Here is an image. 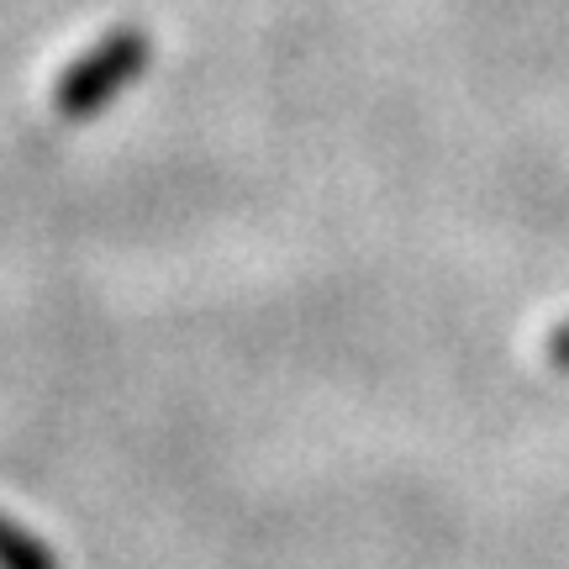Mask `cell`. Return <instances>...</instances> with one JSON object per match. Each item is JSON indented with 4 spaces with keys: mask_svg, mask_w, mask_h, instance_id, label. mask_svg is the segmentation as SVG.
I'll use <instances>...</instances> for the list:
<instances>
[{
    "mask_svg": "<svg viewBox=\"0 0 569 569\" xmlns=\"http://www.w3.org/2000/svg\"><path fill=\"white\" fill-rule=\"evenodd\" d=\"M153 59V38L142 27H111L96 48H84L53 84V117L59 122H90L106 106L127 96L142 80V69Z\"/></svg>",
    "mask_w": 569,
    "mask_h": 569,
    "instance_id": "cell-1",
    "label": "cell"
},
{
    "mask_svg": "<svg viewBox=\"0 0 569 569\" xmlns=\"http://www.w3.org/2000/svg\"><path fill=\"white\" fill-rule=\"evenodd\" d=\"M0 569H59V553L0 511Z\"/></svg>",
    "mask_w": 569,
    "mask_h": 569,
    "instance_id": "cell-2",
    "label": "cell"
},
{
    "mask_svg": "<svg viewBox=\"0 0 569 569\" xmlns=\"http://www.w3.org/2000/svg\"><path fill=\"white\" fill-rule=\"evenodd\" d=\"M543 353H549V365H553V369H569V322H565V327H553L549 343H543Z\"/></svg>",
    "mask_w": 569,
    "mask_h": 569,
    "instance_id": "cell-3",
    "label": "cell"
}]
</instances>
